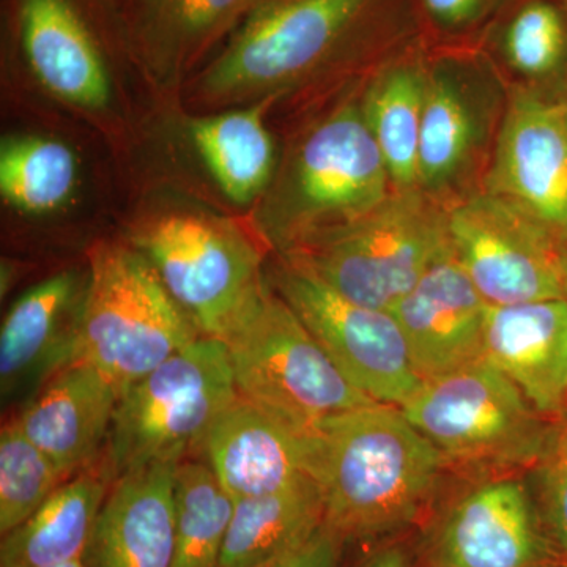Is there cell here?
<instances>
[{
  "instance_id": "603a6c76",
  "label": "cell",
  "mask_w": 567,
  "mask_h": 567,
  "mask_svg": "<svg viewBox=\"0 0 567 567\" xmlns=\"http://www.w3.org/2000/svg\"><path fill=\"white\" fill-rule=\"evenodd\" d=\"M107 494L106 473L93 465L66 480L24 524L2 536L0 567H50L87 557Z\"/></svg>"
},
{
  "instance_id": "7a4b0ae2",
  "label": "cell",
  "mask_w": 567,
  "mask_h": 567,
  "mask_svg": "<svg viewBox=\"0 0 567 567\" xmlns=\"http://www.w3.org/2000/svg\"><path fill=\"white\" fill-rule=\"evenodd\" d=\"M312 445L324 522L344 539L412 525L447 468L401 406L380 402L328 417Z\"/></svg>"
},
{
  "instance_id": "2e32d148",
  "label": "cell",
  "mask_w": 567,
  "mask_h": 567,
  "mask_svg": "<svg viewBox=\"0 0 567 567\" xmlns=\"http://www.w3.org/2000/svg\"><path fill=\"white\" fill-rule=\"evenodd\" d=\"M89 274L63 271L11 306L0 330L3 401L37 393L52 375L81 360V322Z\"/></svg>"
},
{
  "instance_id": "44dd1931",
  "label": "cell",
  "mask_w": 567,
  "mask_h": 567,
  "mask_svg": "<svg viewBox=\"0 0 567 567\" xmlns=\"http://www.w3.org/2000/svg\"><path fill=\"white\" fill-rule=\"evenodd\" d=\"M429 44L395 52L361 82V111L394 189L416 188Z\"/></svg>"
},
{
  "instance_id": "83f0119b",
  "label": "cell",
  "mask_w": 567,
  "mask_h": 567,
  "mask_svg": "<svg viewBox=\"0 0 567 567\" xmlns=\"http://www.w3.org/2000/svg\"><path fill=\"white\" fill-rule=\"evenodd\" d=\"M76 177V158L62 142L39 136L3 141L0 192L6 203L17 210H58L73 194Z\"/></svg>"
},
{
  "instance_id": "f546056e",
  "label": "cell",
  "mask_w": 567,
  "mask_h": 567,
  "mask_svg": "<svg viewBox=\"0 0 567 567\" xmlns=\"http://www.w3.org/2000/svg\"><path fill=\"white\" fill-rule=\"evenodd\" d=\"M511 0H415L429 47H476Z\"/></svg>"
},
{
  "instance_id": "8992f818",
  "label": "cell",
  "mask_w": 567,
  "mask_h": 567,
  "mask_svg": "<svg viewBox=\"0 0 567 567\" xmlns=\"http://www.w3.org/2000/svg\"><path fill=\"white\" fill-rule=\"evenodd\" d=\"M223 342L238 394L301 434L375 402L341 374L270 281Z\"/></svg>"
},
{
  "instance_id": "d4e9b609",
  "label": "cell",
  "mask_w": 567,
  "mask_h": 567,
  "mask_svg": "<svg viewBox=\"0 0 567 567\" xmlns=\"http://www.w3.org/2000/svg\"><path fill=\"white\" fill-rule=\"evenodd\" d=\"M324 522L315 480L274 494L235 499L219 567H262L289 554Z\"/></svg>"
},
{
  "instance_id": "ffe728a7",
  "label": "cell",
  "mask_w": 567,
  "mask_h": 567,
  "mask_svg": "<svg viewBox=\"0 0 567 567\" xmlns=\"http://www.w3.org/2000/svg\"><path fill=\"white\" fill-rule=\"evenodd\" d=\"M151 464L115 477L89 555L93 567H173L175 473Z\"/></svg>"
},
{
  "instance_id": "9a60e30c",
  "label": "cell",
  "mask_w": 567,
  "mask_h": 567,
  "mask_svg": "<svg viewBox=\"0 0 567 567\" xmlns=\"http://www.w3.org/2000/svg\"><path fill=\"white\" fill-rule=\"evenodd\" d=\"M487 308L450 248L390 312L427 382L483 360Z\"/></svg>"
},
{
  "instance_id": "ac0fdd59",
  "label": "cell",
  "mask_w": 567,
  "mask_h": 567,
  "mask_svg": "<svg viewBox=\"0 0 567 567\" xmlns=\"http://www.w3.org/2000/svg\"><path fill=\"white\" fill-rule=\"evenodd\" d=\"M118 398L117 388L95 365L78 360L33 393L14 420L70 480L92 466L110 440Z\"/></svg>"
},
{
  "instance_id": "7c38bea8",
  "label": "cell",
  "mask_w": 567,
  "mask_h": 567,
  "mask_svg": "<svg viewBox=\"0 0 567 567\" xmlns=\"http://www.w3.org/2000/svg\"><path fill=\"white\" fill-rule=\"evenodd\" d=\"M451 248L487 306L565 298L566 241L532 213L481 192L447 213Z\"/></svg>"
},
{
  "instance_id": "30bf717a",
  "label": "cell",
  "mask_w": 567,
  "mask_h": 567,
  "mask_svg": "<svg viewBox=\"0 0 567 567\" xmlns=\"http://www.w3.org/2000/svg\"><path fill=\"white\" fill-rule=\"evenodd\" d=\"M134 246L200 334L219 341L268 281L262 252L221 219L163 216L141 229Z\"/></svg>"
},
{
  "instance_id": "4fadbf2b",
  "label": "cell",
  "mask_w": 567,
  "mask_h": 567,
  "mask_svg": "<svg viewBox=\"0 0 567 567\" xmlns=\"http://www.w3.org/2000/svg\"><path fill=\"white\" fill-rule=\"evenodd\" d=\"M561 563L536 496L498 475L458 496L432 539L429 567H554Z\"/></svg>"
},
{
  "instance_id": "7402d4cb",
  "label": "cell",
  "mask_w": 567,
  "mask_h": 567,
  "mask_svg": "<svg viewBox=\"0 0 567 567\" xmlns=\"http://www.w3.org/2000/svg\"><path fill=\"white\" fill-rule=\"evenodd\" d=\"M21 29L28 61L48 91L78 106L110 102L102 55L69 0H24Z\"/></svg>"
},
{
  "instance_id": "4dcf8cb0",
  "label": "cell",
  "mask_w": 567,
  "mask_h": 567,
  "mask_svg": "<svg viewBox=\"0 0 567 567\" xmlns=\"http://www.w3.org/2000/svg\"><path fill=\"white\" fill-rule=\"evenodd\" d=\"M536 502L548 536L567 563V424L559 429L546 457L536 465Z\"/></svg>"
},
{
  "instance_id": "d6986e66",
  "label": "cell",
  "mask_w": 567,
  "mask_h": 567,
  "mask_svg": "<svg viewBox=\"0 0 567 567\" xmlns=\"http://www.w3.org/2000/svg\"><path fill=\"white\" fill-rule=\"evenodd\" d=\"M484 358L548 417L567 405V300L488 306Z\"/></svg>"
},
{
  "instance_id": "8d00e7d4",
  "label": "cell",
  "mask_w": 567,
  "mask_h": 567,
  "mask_svg": "<svg viewBox=\"0 0 567 567\" xmlns=\"http://www.w3.org/2000/svg\"><path fill=\"white\" fill-rule=\"evenodd\" d=\"M50 567H87V565H85L84 559H81V561L66 563V565L50 566Z\"/></svg>"
},
{
  "instance_id": "5b68a950",
  "label": "cell",
  "mask_w": 567,
  "mask_h": 567,
  "mask_svg": "<svg viewBox=\"0 0 567 567\" xmlns=\"http://www.w3.org/2000/svg\"><path fill=\"white\" fill-rule=\"evenodd\" d=\"M401 409L447 468L494 476L539 464L559 431L486 358L427 380Z\"/></svg>"
},
{
  "instance_id": "8fae6325",
  "label": "cell",
  "mask_w": 567,
  "mask_h": 567,
  "mask_svg": "<svg viewBox=\"0 0 567 567\" xmlns=\"http://www.w3.org/2000/svg\"><path fill=\"white\" fill-rule=\"evenodd\" d=\"M268 281L341 374L372 401L402 406L423 386L390 311L354 303L281 257Z\"/></svg>"
},
{
  "instance_id": "d6a6232c",
  "label": "cell",
  "mask_w": 567,
  "mask_h": 567,
  "mask_svg": "<svg viewBox=\"0 0 567 567\" xmlns=\"http://www.w3.org/2000/svg\"><path fill=\"white\" fill-rule=\"evenodd\" d=\"M344 537L323 522L315 535L262 567H339Z\"/></svg>"
},
{
  "instance_id": "74e56055",
  "label": "cell",
  "mask_w": 567,
  "mask_h": 567,
  "mask_svg": "<svg viewBox=\"0 0 567 567\" xmlns=\"http://www.w3.org/2000/svg\"><path fill=\"white\" fill-rule=\"evenodd\" d=\"M554 567H567V563L561 561V563H558V565L554 566Z\"/></svg>"
},
{
  "instance_id": "52a82bcc",
  "label": "cell",
  "mask_w": 567,
  "mask_h": 567,
  "mask_svg": "<svg viewBox=\"0 0 567 567\" xmlns=\"http://www.w3.org/2000/svg\"><path fill=\"white\" fill-rule=\"evenodd\" d=\"M87 274L81 360L118 394L203 336L136 246L99 241Z\"/></svg>"
},
{
  "instance_id": "277c9868",
  "label": "cell",
  "mask_w": 567,
  "mask_h": 567,
  "mask_svg": "<svg viewBox=\"0 0 567 567\" xmlns=\"http://www.w3.org/2000/svg\"><path fill=\"white\" fill-rule=\"evenodd\" d=\"M447 208L423 189H393L357 221L282 256L342 297L391 311L451 248Z\"/></svg>"
},
{
  "instance_id": "1f68e13d",
  "label": "cell",
  "mask_w": 567,
  "mask_h": 567,
  "mask_svg": "<svg viewBox=\"0 0 567 567\" xmlns=\"http://www.w3.org/2000/svg\"><path fill=\"white\" fill-rule=\"evenodd\" d=\"M251 0H152L158 21L178 40L212 35L234 20Z\"/></svg>"
},
{
  "instance_id": "ba28073f",
  "label": "cell",
  "mask_w": 567,
  "mask_h": 567,
  "mask_svg": "<svg viewBox=\"0 0 567 567\" xmlns=\"http://www.w3.org/2000/svg\"><path fill=\"white\" fill-rule=\"evenodd\" d=\"M511 87L477 47H429L417 188L453 208L483 192Z\"/></svg>"
},
{
  "instance_id": "9c48e42d",
  "label": "cell",
  "mask_w": 567,
  "mask_h": 567,
  "mask_svg": "<svg viewBox=\"0 0 567 567\" xmlns=\"http://www.w3.org/2000/svg\"><path fill=\"white\" fill-rule=\"evenodd\" d=\"M223 341L200 336L126 388L110 435L114 477L151 464H181L203 450L216 417L237 398Z\"/></svg>"
},
{
  "instance_id": "836d02e7",
  "label": "cell",
  "mask_w": 567,
  "mask_h": 567,
  "mask_svg": "<svg viewBox=\"0 0 567 567\" xmlns=\"http://www.w3.org/2000/svg\"><path fill=\"white\" fill-rule=\"evenodd\" d=\"M360 567H410L409 551L402 546L383 547Z\"/></svg>"
},
{
  "instance_id": "6da1fadb",
  "label": "cell",
  "mask_w": 567,
  "mask_h": 567,
  "mask_svg": "<svg viewBox=\"0 0 567 567\" xmlns=\"http://www.w3.org/2000/svg\"><path fill=\"white\" fill-rule=\"evenodd\" d=\"M424 39L415 0H260L205 74V99H278L328 80L357 82Z\"/></svg>"
},
{
  "instance_id": "f35d334b",
  "label": "cell",
  "mask_w": 567,
  "mask_h": 567,
  "mask_svg": "<svg viewBox=\"0 0 567 567\" xmlns=\"http://www.w3.org/2000/svg\"><path fill=\"white\" fill-rule=\"evenodd\" d=\"M559 2L565 3V6L567 7V0H559Z\"/></svg>"
},
{
  "instance_id": "5bb4252c",
  "label": "cell",
  "mask_w": 567,
  "mask_h": 567,
  "mask_svg": "<svg viewBox=\"0 0 567 567\" xmlns=\"http://www.w3.org/2000/svg\"><path fill=\"white\" fill-rule=\"evenodd\" d=\"M483 192L532 213L567 244V125L554 99L511 89Z\"/></svg>"
},
{
  "instance_id": "484cf974",
  "label": "cell",
  "mask_w": 567,
  "mask_h": 567,
  "mask_svg": "<svg viewBox=\"0 0 567 567\" xmlns=\"http://www.w3.org/2000/svg\"><path fill=\"white\" fill-rule=\"evenodd\" d=\"M265 106L212 115L192 125L197 152L219 188L237 204L252 203L274 178L276 151L265 125Z\"/></svg>"
},
{
  "instance_id": "d590c367",
  "label": "cell",
  "mask_w": 567,
  "mask_h": 567,
  "mask_svg": "<svg viewBox=\"0 0 567 567\" xmlns=\"http://www.w3.org/2000/svg\"><path fill=\"white\" fill-rule=\"evenodd\" d=\"M563 289H565V298L567 300V246L565 256H563Z\"/></svg>"
},
{
  "instance_id": "f1b7e54d",
  "label": "cell",
  "mask_w": 567,
  "mask_h": 567,
  "mask_svg": "<svg viewBox=\"0 0 567 567\" xmlns=\"http://www.w3.org/2000/svg\"><path fill=\"white\" fill-rule=\"evenodd\" d=\"M66 477L39 446L10 420L0 432V533L9 535L59 487Z\"/></svg>"
},
{
  "instance_id": "e0dca14e",
  "label": "cell",
  "mask_w": 567,
  "mask_h": 567,
  "mask_svg": "<svg viewBox=\"0 0 567 567\" xmlns=\"http://www.w3.org/2000/svg\"><path fill=\"white\" fill-rule=\"evenodd\" d=\"M200 453L234 499L315 480L312 434L295 431L240 394L216 417Z\"/></svg>"
},
{
  "instance_id": "e575fe53",
  "label": "cell",
  "mask_w": 567,
  "mask_h": 567,
  "mask_svg": "<svg viewBox=\"0 0 567 567\" xmlns=\"http://www.w3.org/2000/svg\"><path fill=\"white\" fill-rule=\"evenodd\" d=\"M555 102L558 103L559 110H561L563 115H565V121L567 125V73L566 76L563 78L561 84L557 89L554 95Z\"/></svg>"
},
{
  "instance_id": "4316f807",
  "label": "cell",
  "mask_w": 567,
  "mask_h": 567,
  "mask_svg": "<svg viewBox=\"0 0 567 567\" xmlns=\"http://www.w3.org/2000/svg\"><path fill=\"white\" fill-rule=\"evenodd\" d=\"M234 506L207 462H181L175 473L173 567H219Z\"/></svg>"
},
{
  "instance_id": "cb8c5ba5",
  "label": "cell",
  "mask_w": 567,
  "mask_h": 567,
  "mask_svg": "<svg viewBox=\"0 0 567 567\" xmlns=\"http://www.w3.org/2000/svg\"><path fill=\"white\" fill-rule=\"evenodd\" d=\"M476 47L511 89L554 99L567 73V7L559 0H511Z\"/></svg>"
},
{
  "instance_id": "3957f363",
  "label": "cell",
  "mask_w": 567,
  "mask_h": 567,
  "mask_svg": "<svg viewBox=\"0 0 567 567\" xmlns=\"http://www.w3.org/2000/svg\"><path fill=\"white\" fill-rule=\"evenodd\" d=\"M361 82L295 142L265 219L279 257L374 210L393 192L361 111Z\"/></svg>"
}]
</instances>
